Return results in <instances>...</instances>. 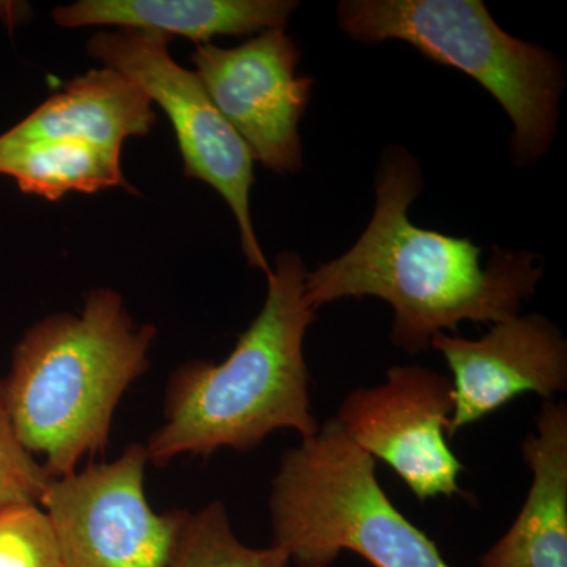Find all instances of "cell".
Listing matches in <instances>:
<instances>
[{
  "label": "cell",
  "mask_w": 567,
  "mask_h": 567,
  "mask_svg": "<svg viewBox=\"0 0 567 567\" xmlns=\"http://www.w3.org/2000/svg\"><path fill=\"white\" fill-rule=\"evenodd\" d=\"M306 270L297 252L276 256L264 308L215 364L192 360L171 375L164 421L148 439V462L164 466L182 454L208 456L221 447L256 450L271 432L319 431L309 395L303 342L316 312L305 301Z\"/></svg>",
  "instance_id": "2"
},
{
  "label": "cell",
  "mask_w": 567,
  "mask_h": 567,
  "mask_svg": "<svg viewBox=\"0 0 567 567\" xmlns=\"http://www.w3.org/2000/svg\"><path fill=\"white\" fill-rule=\"evenodd\" d=\"M51 480L14 431L0 379V506L14 503L39 505Z\"/></svg>",
  "instance_id": "17"
},
{
  "label": "cell",
  "mask_w": 567,
  "mask_h": 567,
  "mask_svg": "<svg viewBox=\"0 0 567 567\" xmlns=\"http://www.w3.org/2000/svg\"><path fill=\"white\" fill-rule=\"evenodd\" d=\"M171 37L118 29L95 33L87 52L104 66L125 74L158 104L173 123L185 175L210 185L229 205L241 252L249 267L271 274L251 218L254 156L245 141L213 104L194 71L183 69L169 52Z\"/></svg>",
  "instance_id": "6"
},
{
  "label": "cell",
  "mask_w": 567,
  "mask_h": 567,
  "mask_svg": "<svg viewBox=\"0 0 567 567\" xmlns=\"http://www.w3.org/2000/svg\"><path fill=\"white\" fill-rule=\"evenodd\" d=\"M147 447L52 477L40 498L61 567H169L186 511L156 514L144 491Z\"/></svg>",
  "instance_id": "7"
},
{
  "label": "cell",
  "mask_w": 567,
  "mask_h": 567,
  "mask_svg": "<svg viewBox=\"0 0 567 567\" xmlns=\"http://www.w3.org/2000/svg\"><path fill=\"white\" fill-rule=\"evenodd\" d=\"M0 567H61L50 520L33 503L0 506Z\"/></svg>",
  "instance_id": "16"
},
{
  "label": "cell",
  "mask_w": 567,
  "mask_h": 567,
  "mask_svg": "<svg viewBox=\"0 0 567 567\" xmlns=\"http://www.w3.org/2000/svg\"><path fill=\"white\" fill-rule=\"evenodd\" d=\"M155 338L110 287L93 289L80 316L59 312L25 331L3 394L22 445L43 454L48 475H73L82 457L106 451L115 409L147 371Z\"/></svg>",
  "instance_id": "3"
},
{
  "label": "cell",
  "mask_w": 567,
  "mask_h": 567,
  "mask_svg": "<svg viewBox=\"0 0 567 567\" xmlns=\"http://www.w3.org/2000/svg\"><path fill=\"white\" fill-rule=\"evenodd\" d=\"M155 122L147 93L125 74L103 66L74 78L0 140H70L122 151L123 142L151 133Z\"/></svg>",
  "instance_id": "13"
},
{
  "label": "cell",
  "mask_w": 567,
  "mask_h": 567,
  "mask_svg": "<svg viewBox=\"0 0 567 567\" xmlns=\"http://www.w3.org/2000/svg\"><path fill=\"white\" fill-rule=\"evenodd\" d=\"M453 383L421 365H395L379 386L347 395L338 421L369 456L386 462L420 502L462 494V466L447 445Z\"/></svg>",
  "instance_id": "9"
},
{
  "label": "cell",
  "mask_w": 567,
  "mask_h": 567,
  "mask_svg": "<svg viewBox=\"0 0 567 567\" xmlns=\"http://www.w3.org/2000/svg\"><path fill=\"white\" fill-rule=\"evenodd\" d=\"M431 347L445 357L453 372L450 439L518 394L532 391L554 401L567 388L566 339L540 315H518L496 323L476 341L439 333Z\"/></svg>",
  "instance_id": "10"
},
{
  "label": "cell",
  "mask_w": 567,
  "mask_h": 567,
  "mask_svg": "<svg viewBox=\"0 0 567 567\" xmlns=\"http://www.w3.org/2000/svg\"><path fill=\"white\" fill-rule=\"evenodd\" d=\"M300 50L284 29L265 31L240 47L197 44L192 62L213 104L275 174L303 169L300 121L315 81L298 76Z\"/></svg>",
  "instance_id": "8"
},
{
  "label": "cell",
  "mask_w": 567,
  "mask_h": 567,
  "mask_svg": "<svg viewBox=\"0 0 567 567\" xmlns=\"http://www.w3.org/2000/svg\"><path fill=\"white\" fill-rule=\"evenodd\" d=\"M533 473L513 527L481 558V567H567V406L544 401L536 434L522 443Z\"/></svg>",
  "instance_id": "11"
},
{
  "label": "cell",
  "mask_w": 567,
  "mask_h": 567,
  "mask_svg": "<svg viewBox=\"0 0 567 567\" xmlns=\"http://www.w3.org/2000/svg\"><path fill=\"white\" fill-rule=\"evenodd\" d=\"M298 6L295 0H80L52 10V20L66 29L117 25L207 44L213 37L284 29Z\"/></svg>",
  "instance_id": "12"
},
{
  "label": "cell",
  "mask_w": 567,
  "mask_h": 567,
  "mask_svg": "<svg viewBox=\"0 0 567 567\" xmlns=\"http://www.w3.org/2000/svg\"><path fill=\"white\" fill-rule=\"evenodd\" d=\"M281 548L245 546L230 527L223 502L216 499L197 513L186 511L169 567H287Z\"/></svg>",
  "instance_id": "15"
},
{
  "label": "cell",
  "mask_w": 567,
  "mask_h": 567,
  "mask_svg": "<svg viewBox=\"0 0 567 567\" xmlns=\"http://www.w3.org/2000/svg\"><path fill=\"white\" fill-rule=\"evenodd\" d=\"M0 174L17 181L21 192L58 200L66 193H99L126 185L121 151L87 142L0 140Z\"/></svg>",
  "instance_id": "14"
},
{
  "label": "cell",
  "mask_w": 567,
  "mask_h": 567,
  "mask_svg": "<svg viewBox=\"0 0 567 567\" xmlns=\"http://www.w3.org/2000/svg\"><path fill=\"white\" fill-rule=\"evenodd\" d=\"M423 186L415 156L402 145H386L364 233L349 251L305 279V301L315 312L344 298L390 303L391 342L409 354L427 352L435 334L456 333L465 320L496 324L514 319L544 275L535 254L495 246L483 268V249L470 238L415 226L409 210Z\"/></svg>",
  "instance_id": "1"
},
{
  "label": "cell",
  "mask_w": 567,
  "mask_h": 567,
  "mask_svg": "<svg viewBox=\"0 0 567 567\" xmlns=\"http://www.w3.org/2000/svg\"><path fill=\"white\" fill-rule=\"evenodd\" d=\"M336 18L357 43L405 41L429 61L483 85L513 123L514 166H533L550 151L558 133L565 63L499 28L481 0H344Z\"/></svg>",
  "instance_id": "4"
},
{
  "label": "cell",
  "mask_w": 567,
  "mask_h": 567,
  "mask_svg": "<svg viewBox=\"0 0 567 567\" xmlns=\"http://www.w3.org/2000/svg\"><path fill=\"white\" fill-rule=\"evenodd\" d=\"M375 464L338 417L284 451L268 502L274 546L298 567H328L344 550L375 567H451L395 509Z\"/></svg>",
  "instance_id": "5"
}]
</instances>
